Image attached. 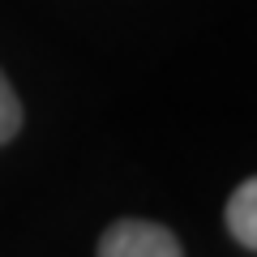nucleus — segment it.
Masks as SVG:
<instances>
[{"label": "nucleus", "mask_w": 257, "mask_h": 257, "mask_svg": "<svg viewBox=\"0 0 257 257\" xmlns=\"http://www.w3.org/2000/svg\"><path fill=\"white\" fill-rule=\"evenodd\" d=\"M99 257H184L172 227L155 219H116L99 236Z\"/></svg>", "instance_id": "nucleus-1"}, {"label": "nucleus", "mask_w": 257, "mask_h": 257, "mask_svg": "<svg viewBox=\"0 0 257 257\" xmlns=\"http://www.w3.org/2000/svg\"><path fill=\"white\" fill-rule=\"evenodd\" d=\"M223 223H227L231 240L248 253H257V176L240 180L227 197V210H223Z\"/></svg>", "instance_id": "nucleus-2"}, {"label": "nucleus", "mask_w": 257, "mask_h": 257, "mask_svg": "<svg viewBox=\"0 0 257 257\" xmlns=\"http://www.w3.org/2000/svg\"><path fill=\"white\" fill-rule=\"evenodd\" d=\"M22 99L18 90H13V82L5 77V69H0V146H9L13 138L22 133Z\"/></svg>", "instance_id": "nucleus-3"}]
</instances>
